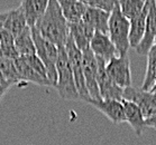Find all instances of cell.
I'll list each match as a JSON object with an SVG mask.
<instances>
[{
  "instance_id": "obj_3",
  "label": "cell",
  "mask_w": 156,
  "mask_h": 145,
  "mask_svg": "<svg viewBox=\"0 0 156 145\" xmlns=\"http://www.w3.org/2000/svg\"><path fill=\"white\" fill-rule=\"evenodd\" d=\"M129 32H130V22L121 14L117 1V5L115 6L114 10L110 12L108 36L110 37L111 41L115 44L120 56H125L128 54V50L130 47Z\"/></svg>"
},
{
  "instance_id": "obj_2",
  "label": "cell",
  "mask_w": 156,
  "mask_h": 145,
  "mask_svg": "<svg viewBox=\"0 0 156 145\" xmlns=\"http://www.w3.org/2000/svg\"><path fill=\"white\" fill-rule=\"evenodd\" d=\"M57 81L55 84L58 95L66 101H80L79 93L75 86L74 76L69 61L65 47L58 48V57L56 61Z\"/></svg>"
},
{
  "instance_id": "obj_15",
  "label": "cell",
  "mask_w": 156,
  "mask_h": 145,
  "mask_svg": "<svg viewBox=\"0 0 156 145\" xmlns=\"http://www.w3.org/2000/svg\"><path fill=\"white\" fill-rule=\"evenodd\" d=\"M110 12L98 8L87 7L82 21L92 28L94 31L108 34V24H109Z\"/></svg>"
},
{
  "instance_id": "obj_18",
  "label": "cell",
  "mask_w": 156,
  "mask_h": 145,
  "mask_svg": "<svg viewBox=\"0 0 156 145\" xmlns=\"http://www.w3.org/2000/svg\"><path fill=\"white\" fill-rule=\"evenodd\" d=\"M15 65H16V68H17L18 74L20 76L21 81L25 85L27 83H33V84H36V85L39 86H51V87H53L51 81L47 78L43 77L42 75H39L36 71H34L26 63V60L23 57H19L18 59L15 60Z\"/></svg>"
},
{
  "instance_id": "obj_27",
  "label": "cell",
  "mask_w": 156,
  "mask_h": 145,
  "mask_svg": "<svg viewBox=\"0 0 156 145\" xmlns=\"http://www.w3.org/2000/svg\"><path fill=\"white\" fill-rule=\"evenodd\" d=\"M23 58L26 60V63H27L34 71H37L39 75H42L43 77H45L48 79L46 67H45V65L43 64L42 60L37 57V55H30V56H26V57H23ZM48 81H50V79H48Z\"/></svg>"
},
{
  "instance_id": "obj_8",
  "label": "cell",
  "mask_w": 156,
  "mask_h": 145,
  "mask_svg": "<svg viewBox=\"0 0 156 145\" xmlns=\"http://www.w3.org/2000/svg\"><path fill=\"white\" fill-rule=\"evenodd\" d=\"M83 61V74H84L85 85L91 99H100L99 87H98V61L94 54L91 49H88L82 53ZM90 99V101H91Z\"/></svg>"
},
{
  "instance_id": "obj_33",
  "label": "cell",
  "mask_w": 156,
  "mask_h": 145,
  "mask_svg": "<svg viewBox=\"0 0 156 145\" xmlns=\"http://www.w3.org/2000/svg\"><path fill=\"white\" fill-rule=\"evenodd\" d=\"M155 5H156V0H155Z\"/></svg>"
},
{
  "instance_id": "obj_30",
  "label": "cell",
  "mask_w": 156,
  "mask_h": 145,
  "mask_svg": "<svg viewBox=\"0 0 156 145\" xmlns=\"http://www.w3.org/2000/svg\"><path fill=\"white\" fill-rule=\"evenodd\" d=\"M7 16H8V11H6V12H0V30L4 28V25H5L6 19H7Z\"/></svg>"
},
{
  "instance_id": "obj_19",
  "label": "cell",
  "mask_w": 156,
  "mask_h": 145,
  "mask_svg": "<svg viewBox=\"0 0 156 145\" xmlns=\"http://www.w3.org/2000/svg\"><path fill=\"white\" fill-rule=\"evenodd\" d=\"M57 2L69 24L82 20L87 6L82 4L80 0H57Z\"/></svg>"
},
{
  "instance_id": "obj_12",
  "label": "cell",
  "mask_w": 156,
  "mask_h": 145,
  "mask_svg": "<svg viewBox=\"0 0 156 145\" xmlns=\"http://www.w3.org/2000/svg\"><path fill=\"white\" fill-rule=\"evenodd\" d=\"M156 38V5L155 0H149V9L146 20L145 34L142 41L136 47V53L143 56H147L148 51L155 45Z\"/></svg>"
},
{
  "instance_id": "obj_32",
  "label": "cell",
  "mask_w": 156,
  "mask_h": 145,
  "mask_svg": "<svg viewBox=\"0 0 156 145\" xmlns=\"http://www.w3.org/2000/svg\"><path fill=\"white\" fill-rule=\"evenodd\" d=\"M155 45H156V38H155Z\"/></svg>"
},
{
  "instance_id": "obj_5",
  "label": "cell",
  "mask_w": 156,
  "mask_h": 145,
  "mask_svg": "<svg viewBox=\"0 0 156 145\" xmlns=\"http://www.w3.org/2000/svg\"><path fill=\"white\" fill-rule=\"evenodd\" d=\"M65 50L68 53L69 61L71 65L72 71H73V76H74L75 86L78 89L79 97L80 101L89 103L90 102V95L85 85L84 74H83V61H82V51L76 48L74 41L72 40L71 37H69L68 43L65 45Z\"/></svg>"
},
{
  "instance_id": "obj_28",
  "label": "cell",
  "mask_w": 156,
  "mask_h": 145,
  "mask_svg": "<svg viewBox=\"0 0 156 145\" xmlns=\"http://www.w3.org/2000/svg\"><path fill=\"white\" fill-rule=\"evenodd\" d=\"M11 86H14L11 84L10 81H8L5 76L1 74V71H0V102H1V99L6 95V93L8 92V89L10 88Z\"/></svg>"
},
{
  "instance_id": "obj_4",
  "label": "cell",
  "mask_w": 156,
  "mask_h": 145,
  "mask_svg": "<svg viewBox=\"0 0 156 145\" xmlns=\"http://www.w3.org/2000/svg\"><path fill=\"white\" fill-rule=\"evenodd\" d=\"M32 29V35L34 43H35L36 55L39 59L45 65L47 71V77L50 79L51 84L53 87H55L57 81V73H56V61L58 57V48L54 44L45 39L39 34L36 28Z\"/></svg>"
},
{
  "instance_id": "obj_22",
  "label": "cell",
  "mask_w": 156,
  "mask_h": 145,
  "mask_svg": "<svg viewBox=\"0 0 156 145\" xmlns=\"http://www.w3.org/2000/svg\"><path fill=\"white\" fill-rule=\"evenodd\" d=\"M0 56L10 60L20 57L15 47V37L4 28L0 30Z\"/></svg>"
},
{
  "instance_id": "obj_10",
  "label": "cell",
  "mask_w": 156,
  "mask_h": 145,
  "mask_svg": "<svg viewBox=\"0 0 156 145\" xmlns=\"http://www.w3.org/2000/svg\"><path fill=\"white\" fill-rule=\"evenodd\" d=\"M89 104L101 112L108 120L114 124H120L126 122L125 108L121 101L117 99H91Z\"/></svg>"
},
{
  "instance_id": "obj_20",
  "label": "cell",
  "mask_w": 156,
  "mask_h": 145,
  "mask_svg": "<svg viewBox=\"0 0 156 145\" xmlns=\"http://www.w3.org/2000/svg\"><path fill=\"white\" fill-rule=\"evenodd\" d=\"M15 47L20 57L36 55L35 43L33 39L32 29L26 27L18 36L15 37Z\"/></svg>"
},
{
  "instance_id": "obj_17",
  "label": "cell",
  "mask_w": 156,
  "mask_h": 145,
  "mask_svg": "<svg viewBox=\"0 0 156 145\" xmlns=\"http://www.w3.org/2000/svg\"><path fill=\"white\" fill-rule=\"evenodd\" d=\"M149 9V0L145 5V8L138 16L133 18L130 22V32H129V44H130L131 48H136L138 46L140 41H142L144 34H145L146 28V20H147V15H148Z\"/></svg>"
},
{
  "instance_id": "obj_26",
  "label": "cell",
  "mask_w": 156,
  "mask_h": 145,
  "mask_svg": "<svg viewBox=\"0 0 156 145\" xmlns=\"http://www.w3.org/2000/svg\"><path fill=\"white\" fill-rule=\"evenodd\" d=\"M80 1L87 7L98 8L101 10L111 12L114 10L115 6L117 5L118 0H80Z\"/></svg>"
},
{
  "instance_id": "obj_16",
  "label": "cell",
  "mask_w": 156,
  "mask_h": 145,
  "mask_svg": "<svg viewBox=\"0 0 156 145\" xmlns=\"http://www.w3.org/2000/svg\"><path fill=\"white\" fill-rule=\"evenodd\" d=\"M122 105L125 108V116H126V122L131 126L137 136H140L143 132L147 126H146V118L143 115L142 110H139L138 106L134 103L121 99Z\"/></svg>"
},
{
  "instance_id": "obj_31",
  "label": "cell",
  "mask_w": 156,
  "mask_h": 145,
  "mask_svg": "<svg viewBox=\"0 0 156 145\" xmlns=\"http://www.w3.org/2000/svg\"><path fill=\"white\" fill-rule=\"evenodd\" d=\"M151 92L154 93V94H155V95H156V84H155V86L153 87V89H152V91H151Z\"/></svg>"
},
{
  "instance_id": "obj_11",
  "label": "cell",
  "mask_w": 156,
  "mask_h": 145,
  "mask_svg": "<svg viewBox=\"0 0 156 145\" xmlns=\"http://www.w3.org/2000/svg\"><path fill=\"white\" fill-rule=\"evenodd\" d=\"M90 49L97 58H101L106 63H108L114 57L120 56L108 34H103V32H94L90 43Z\"/></svg>"
},
{
  "instance_id": "obj_1",
  "label": "cell",
  "mask_w": 156,
  "mask_h": 145,
  "mask_svg": "<svg viewBox=\"0 0 156 145\" xmlns=\"http://www.w3.org/2000/svg\"><path fill=\"white\" fill-rule=\"evenodd\" d=\"M34 28L57 48L65 47L70 37L69 21L64 17L57 0H50L45 14Z\"/></svg>"
},
{
  "instance_id": "obj_23",
  "label": "cell",
  "mask_w": 156,
  "mask_h": 145,
  "mask_svg": "<svg viewBox=\"0 0 156 145\" xmlns=\"http://www.w3.org/2000/svg\"><path fill=\"white\" fill-rule=\"evenodd\" d=\"M156 84V45L151 48L147 54V67H146L145 77L143 81L140 88L151 92Z\"/></svg>"
},
{
  "instance_id": "obj_6",
  "label": "cell",
  "mask_w": 156,
  "mask_h": 145,
  "mask_svg": "<svg viewBox=\"0 0 156 145\" xmlns=\"http://www.w3.org/2000/svg\"><path fill=\"white\" fill-rule=\"evenodd\" d=\"M122 99L136 104L146 120L156 115V95L154 93L130 86L124 89Z\"/></svg>"
},
{
  "instance_id": "obj_7",
  "label": "cell",
  "mask_w": 156,
  "mask_h": 145,
  "mask_svg": "<svg viewBox=\"0 0 156 145\" xmlns=\"http://www.w3.org/2000/svg\"><path fill=\"white\" fill-rule=\"evenodd\" d=\"M106 71L109 77L122 89L131 86L130 59L128 55L117 56L106 64Z\"/></svg>"
},
{
  "instance_id": "obj_9",
  "label": "cell",
  "mask_w": 156,
  "mask_h": 145,
  "mask_svg": "<svg viewBox=\"0 0 156 145\" xmlns=\"http://www.w3.org/2000/svg\"><path fill=\"white\" fill-rule=\"evenodd\" d=\"M98 61V87H99L100 97L102 99H122L124 89L115 84L114 81L109 77L106 71V61L101 58H97Z\"/></svg>"
},
{
  "instance_id": "obj_25",
  "label": "cell",
  "mask_w": 156,
  "mask_h": 145,
  "mask_svg": "<svg viewBox=\"0 0 156 145\" xmlns=\"http://www.w3.org/2000/svg\"><path fill=\"white\" fill-rule=\"evenodd\" d=\"M0 71L5 76V78L8 81H10L12 85H25L18 74L15 60L7 59L0 56Z\"/></svg>"
},
{
  "instance_id": "obj_21",
  "label": "cell",
  "mask_w": 156,
  "mask_h": 145,
  "mask_svg": "<svg viewBox=\"0 0 156 145\" xmlns=\"http://www.w3.org/2000/svg\"><path fill=\"white\" fill-rule=\"evenodd\" d=\"M26 27H28V25H27L25 16L21 12L19 7H18L17 9H12V10L8 11V16H7L6 21H5L4 29L8 30L14 37H16V36L19 35Z\"/></svg>"
},
{
  "instance_id": "obj_29",
  "label": "cell",
  "mask_w": 156,
  "mask_h": 145,
  "mask_svg": "<svg viewBox=\"0 0 156 145\" xmlns=\"http://www.w3.org/2000/svg\"><path fill=\"white\" fill-rule=\"evenodd\" d=\"M146 126L147 127H153L156 130V115H154V116L149 117V118L146 120Z\"/></svg>"
},
{
  "instance_id": "obj_13",
  "label": "cell",
  "mask_w": 156,
  "mask_h": 145,
  "mask_svg": "<svg viewBox=\"0 0 156 145\" xmlns=\"http://www.w3.org/2000/svg\"><path fill=\"white\" fill-rule=\"evenodd\" d=\"M50 0H21L19 9L24 14L29 28L35 27L36 22L43 17Z\"/></svg>"
},
{
  "instance_id": "obj_24",
  "label": "cell",
  "mask_w": 156,
  "mask_h": 145,
  "mask_svg": "<svg viewBox=\"0 0 156 145\" xmlns=\"http://www.w3.org/2000/svg\"><path fill=\"white\" fill-rule=\"evenodd\" d=\"M146 2L147 0H118V6L120 8L121 14L128 20H131L142 12Z\"/></svg>"
},
{
  "instance_id": "obj_14",
  "label": "cell",
  "mask_w": 156,
  "mask_h": 145,
  "mask_svg": "<svg viewBox=\"0 0 156 145\" xmlns=\"http://www.w3.org/2000/svg\"><path fill=\"white\" fill-rule=\"evenodd\" d=\"M69 28H70V37L74 41L76 48L82 53L90 49V43L96 31L82 20L69 24Z\"/></svg>"
}]
</instances>
